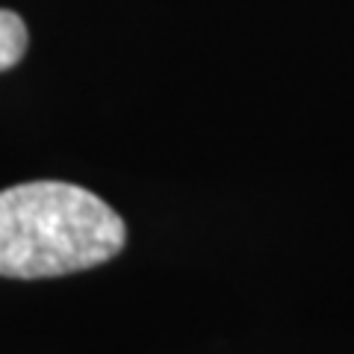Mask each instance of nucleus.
<instances>
[{"instance_id": "2", "label": "nucleus", "mask_w": 354, "mask_h": 354, "mask_svg": "<svg viewBox=\"0 0 354 354\" xmlns=\"http://www.w3.org/2000/svg\"><path fill=\"white\" fill-rule=\"evenodd\" d=\"M27 50V27L12 9H0V71L21 62Z\"/></svg>"}, {"instance_id": "1", "label": "nucleus", "mask_w": 354, "mask_h": 354, "mask_svg": "<svg viewBox=\"0 0 354 354\" xmlns=\"http://www.w3.org/2000/svg\"><path fill=\"white\" fill-rule=\"evenodd\" d=\"M121 216L95 192L62 180L0 192V274L57 278L113 260L124 248Z\"/></svg>"}]
</instances>
